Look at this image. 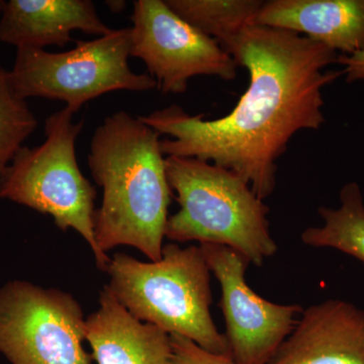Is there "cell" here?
<instances>
[{
    "label": "cell",
    "instance_id": "52a82bcc",
    "mask_svg": "<svg viewBox=\"0 0 364 364\" xmlns=\"http://www.w3.org/2000/svg\"><path fill=\"white\" fill-rule=\"evenodd\" d=\"M85 318L70 294L26 280L0 289V353L11 364H91Z\"/></svg>",
    "mask_w": 364,
    "mask_h": 364
},
{
    "label": "cell",
    "instance_id": "7c38bea8",
    "mask_svg": "<svg viewBox=\"0 0 364 364\" xmlns=\"http://www.w3.org/2000/svg\"><path fill=\"white\" fill-rule=\"evenodd\" d=\"M85 340L97 364H172L168 333L134 317L107 286L85 320Z\"/></svg>",
    "mask_w": 364,
    "mask_h": 364
},
{
    "label": "cell",
    "instance_id": "d6986e66",
    "mask_svg": "<svg viewBox=\"0 0 364 364\" xmlns=\"http://www.w3.org/2000/svg\"><path fill=\"white\" fill-rule=\"evenodd\" d=\"M105 4L109 6L112 13H122L126 7V2L124 1H107Z\"/></svg>",
    "mask_w": 364,
    "mask_h": 364
},
{
    "label": "cell",
    "instance_id": "8fae6325",
    "mask_svg": "<svg viewBox=\"0 0 364 364\" xmlns=\"http://www.w3.org/2000/svg\"><path fill=\"white\" fill-rule=\"evenodd\" d=\"M112 30L90 0H9L0 16V41L16 50L65 47L74 31L102 37Z\"/></svg>",
    "mask_w": 364,
    "mask_h": 364
},
{
    "label": "cell",
    "instance_id": "9a60e30c",
    "mask_svg": "<svg viewBox=\"0 0 364 364\" xmlns=\"http://www.w3.org/2000/svg\"><path fill=\"white\" fill-rule=\"evenodd\" d=\"M181 18L224 46L254 25L263 1L258 0H165Z\"/></svg>",
    "mask_w": 364,
    "mask_h": 364
},
{
    "label": "cell",
    "instance_id": "5b68a950",
    "mask_svg": "<svg viewBox=\"0 0 364 364\" xmlns=\"http://www.w3.org/2000/svg\"><path fill=\"white\" fill-rule=\"evenodd\" d=\"M68 107L45 121L44 142L23 146L0 179V198L53 218L61 231L74 230L90 245L97 267L107 272L111 258L100 252L95 236L97 191L80 168L76 140L85 121H73Z\"/></svg>",
    "mask_w": 364,
    "mask_h": 364
},
{
    "label": "cell",
    "instance_id": "7a4b0ae2",
    "mask_svg": "<svg viewBox=\"0 0 364 364\" xmlns=\"http://www.w3.org/2000/svg\"><path fill=\"white\" fill-rule=\"evenodd\" d=\"M160 136L124 111L105 117L93 134L87 163L104 191L95 215L100 252L131 246L161 259L172 189Z\"/></svg>",
    "mask_w": 364,
    "mask_h": 364
},
{
    "label": "cell",
    "instance_id": "2e32d148",
    "mask_svg": "<svg viewBox=\"0 0 364 364\" xmlns=\"http://www.w3.org/2000/svg\"><path fill=\"white\" fill-rule=\"evenodd\" d=\"M37 126L26 100L14 92L9 71L0 64V179Z\"/></svg>",
    "mask_w": 364,
    "mask_h": 364
},
{
    "label": "cell",
    "instance_id": "ac0fdd59",
    "mask_svg": "<svg viewBox=\"0 0 364 364\" xmlns=\"http://www.w3.org/2000/svg\"><path fill=\"white\" fill-rule=\"evenodd\" d=\"M338 63L345 66L344 75H346L347 82H355V81L364 79V50L354 53V54L340 55L337 59Z\"/></svg>",
    "mask_w": 364,
    "mask_h": 364
},
{
    "label": "cell",
    "instance_id": "277c9868",
    "mask_svg": "<svg viewBox=\"0 0 364 364\" xmlns=\"http://www.w3.org/2000/svg\"><path fill=\"white\" fill-rule=\"evenodd\" d=\"M165 163L181 205L167 222V239L227 246L255 267L277 253L269 208L242 177L196 158L167 156Z\"/></svg>",
    "mask_w": 364,
    "mask_h": 364
},
{
    "label": "cell",
    "instance_id": "6da1fadb",
    "mask_svg": "<svg viewBox=\"0 0 364 364\" xmlns=\"http://www.w3.org/2000/svg\"><path fill=\"white\" fill-rule=\"evenodd\" d=\"M249 73L247 90L227 116L205 119L179 105L157 109L141 121L160 135L167 156L212 162L242 177L264 200L277 186V161L299 131L325 123V86L344 70H324L338 55L305 36L251 25L222 46Z\"/></svg>",
    "mask_w": 364,
    "mask_h": 364
},
{
    "label": "cell",
    "instance_id": "30bf717a",
    "mask_svg": "<svg viewBox=\"0 0 364 364\" xmlns=\"http://www.w3.org/2000/svg\"><path fill=\"white\" fill-rule=\"evenodd\" d=\"M267 364H364V311L343 299L309 306Z\"/></svg>",
    "mask_w": 364,
    "mask_h": 364
},
{
    "label": "cell",
    "instance_id": "e0dca14e",
    "mask_svg": "<svg viewBox=\"0 0 364 364\" xmlns=\"http://www.w3.org/2000/svg\"><path fill=\"white\" fill-rule=\"evenodd\" d=\"M172 364H236L231 356L212 353L181 335H170Z\"/></svg>",
    "mask_w": 364,
    "mask_h": 364
},
{
    "label": "cell",
    "instance_id": "3957f363",
    "mask_svg": "<svg viewBox=\"0 0 364 364\" xmlns=\"http://www.w3.org/2000/svg\"><path fill=\"white\" fill-rule=\"evenodd\" d=\"M105 272L107 287L134 317L230 356L225 335L210 315V270L200 246L167 244L156 262L117 253Z\"/></svg>",
    "mask_w": 364,
    "mask_h": 364
},
{
    "label": "cell",
    "instance_id": "9c48e42d",
    "mask_svg": "<svg viewBox=\"0 0 364 364\" xmlns=\"http://www.w3.org/2000/svg\"><path fill=\"white\" fill-rule=\"evenodd\" d=\"M210 272L221 284L220 301L230 356L236 364H267L291 335L304 309L263 299L246 282L247 258L219 244H200Z\"/></svg>",
    "mask_w": 364,
    "mask_h": 364
},
{
    "label": "cell",
    "instance_id": "5bb4252c",
    "mask_svg": "<svg viewBox=\"0 0 364 364\" xmlns=\"http://www.w3.org/2000/svg\"><path fill=\"white\" fill-rule=\"evenodd\" d=\"M318 213L324 225L306 229L301 242L311 247L335 249L364 264V200L358 182H347L341 188L338 208L320 207Z\"/></svg>",
    "mask_w": 364,
    "mask_h": 364
},
{
    "label": "cell",
    "instance_id": "8992f818",
    "mask_svg": "<svg viewBox=\"0 0 364 364\" xmlns=\"http://www.w3.org/2000/svg\"><path fill=\"white\" fill-rule=\"evenodd\" d=\"M129 57L131 26L95 40L76 41L69 51L18 49L9 75L18 97L59 100L75 114L87 102L112 91L141 92L157 87L148 72L132 70Z\"/></svg>",
    "mask_w": 364,
    "mask_h": 364
},
{
    "label": "cell",
    "instance_id": "4fadbf2b",
    "mask_svg": "<svg viewBox=\"0 0 364 364\" xmlns=\"http://www.w3.org/2000/svg\"><path fill=\"white\" fill-rule=\"evenodd\" d=\"M254 25L304 33L346 56L364 50V0L263 1Z\"/></svg>",
    "mask_w": 364,
    "mask_h": 364
},
{
    "label": "cell",
    "instance_id": "ffe728a7",
    "mask_svg": "<svg viewBox=\"0 0 364 364\" xmlns=\"http://www.w3.org/2000/svg\"><path fill=\"white\" fill-rule=\"evenodd\" d=\"M4 0H0V16H1L2 9H4Z\"/></svg>",
    "mask_w": 364,
    "mask_h": 364
},
{
    "label": "cell",
    "instance_id": "ba28073f",
    "mask_svg": "<svg viewBox=\"0 0 364 364\" xmlns=\"http://www.w3.org/2000/svg\"><path fill=\"white\" fill-rule=\"evenodd\" d=\"M131 56L142 60L164 95H182L196 76L237 77L233 57L217 41L174 13L163 0H136Z\"/></svg>",
    "mask_w": 364,
    "mask_h": 364
}]
</instances>
